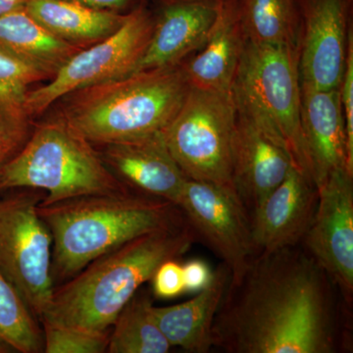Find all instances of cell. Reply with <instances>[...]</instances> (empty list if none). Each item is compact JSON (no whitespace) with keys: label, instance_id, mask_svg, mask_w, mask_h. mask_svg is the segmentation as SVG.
Segmentation results:
<instances>
[{"label":"cell","instance_id":"cell-1","mask_svg":"<svg viewBox=\"0 0 353 353\" xmlns=\"http://www.w3.org/2000/svg\"><path fill=\"white\" fill-rule=\"evenodd\" d=\"M352 308L299 245L255 255L230 279L212 326L227 353H340L352 350Z\"/></svg>","mask_w":353,"mask_h":353},{"label":"cell","instance_id":"cell-2","mask_svg":"<svg viewBox=\"0 0 353 353\" xmlns=\"http://www.w3.org/2000/svg\"><path fill=\"white\" fill-rule=\"evenodd\" d=\"M196 241L185 220L119 246L54 289L41 321L109 332L121 310L152 280L159 265L178 259Z\"/></svg>","mask_w":353,"mask_h":353},{"label":"cell","instance_id":"cell-3","mask_svg":"<svg viewBox=\"0 0 353 353\" xmlns=\"http://www.w3.org/2000/svg\"><path fill=\"white\" fill-rule=\"evenodd\" d=\"M52 236V278L69 280L87 265L139 236L185 222L164 199L134 190L39 203Z\"/></svg>","mask_w":353,"mask_h":353},{"label":"cell","instance_id":"cell-4","mask_svg":"<svg viewBox=\"0 0 353 353\" xmlns=\"http://www.w3.org/2000/svg\"><path fill=\"white\" fill-rule=\"evenodd\" d=\"M190 88L181 64L137 72L65 95L57 117L92 145L123 143L164 132Z\"/></svg>","mask_w":353,"mask_h":353},{"label":"cell","instance_id":"cell-5","mask_svg":"<svg viewBox=\"0 0 353 353\" xmlns=\"http://www.w3.org/2000/svg\"><path fill=\"white\" fill-rule=\"evenodd\" d=\"M48 192L41 204L129 190L92 143L59 117L41 123L0 169V190Z\"/></svg>","mask_w":353,"mask_h":353},{"label":"cell","instance_id":"cell-6","mask_svg":"<svg viewBox=\"0 0 353 353\" xmlns=\"http://www.w3.org/2000/svg\"><path fill=\"white\" fill-rule=\"evenodd\" d=\"M232 95L236 112L284 145L294 167L311 176L301 124L299 48L245 39Z\"/></svg>","mask_w":353,"mask_h":353},{"label":"cell","instance_id":"cell-7","mask_svg":"<svg viewBox=\"0 0 353 353\" xmlns=\"http://www.w3.org/2000/svg\"><path fill=\"white\" fill-rule=\"evenodd\" d=\"M236 117L232 92L190 87L182 108L163 132L169 150L188 179L234 189Z\"/></svg>","mask_w":353,"mask_h":353},{"label":"cell","instance_id":"cell-8","mask_svg":"<svg viewBox=\"0 0 353 353\" xmlns=\"http://www.w3.org/2000/svg\"><path fill=\"white\" fill-rule=\"evenodd\" d=\"M32 194L0 199V272L39 320L54 292L52 236Z\"/></svg>","mask_w":353,"mask_h":353},{"label":"cell","instance_id":"cell-9","mask_svg":"<svg viewBox=\"0 0 353 353\" xmlns=\"http://www.w3.org/2000/svg\"><path fill=\"white\" fill-rule=\"evenodd\" d=\"M152 30L153 17L145 6L128 13L114 34L78 51L50 82L30 90L26 113L32 119L70 92L130 75L145 54Z\"/></svg>","mask_w":353,"mask_h":353},{"label":"cell","instance_id":"cell-10","mask_svg":"<svg viewBox=\"0 0 353 353\" xmlns=\"http://www.w3.org/2000/svg\"><path fill=\"white\" fill-rule=\"evenodd\" d=\"M196 240L239 277L256 255L250 215L233 188L188 179L178 204Z\"/></svg>","mask_w":353,"mask_h":353},{"label":"cell","instance_id":"cell-11","mask_svg":"<svg viewBox=\"0 0 353 353\" xmlns=\"http://www.w3.org/2000/svg\"><path fill=\"white\" fill-rule=\"evenodd\" d=\"M314 217L301 245L328 274L348 307L353 305V174L333 172L318 189Z\"/></svg>","mask_w":353,"mask_h":353},{"label":"cell","instance_id":"cell-12","mask_svg":"<svg viewBox=\"0 0 353 353\" xmlns=\"http://www.w3.org/2000/svg\"><path fill=\"white\" fill-rule=\"evenodd\" d=\"M303 17V43L299 46L301 88H340L348 38L345 0H306Z\"/></svg>","mask_w":353,"mask_h":353},{"label":"cell","instance_id":"cell-13","mask_svg":"<svg viewBox=\"0 0 353 353\" xmlns=\"http://www.w3.org/2000/svg\"><path fill=\"white\" fill-rule=\"evenodd\" d=\"M318 199L312 178L292 166L284 181L250 214L256 255L299 245L314 217Z\"/></svg>","mask_w":353,"mask_h":353},{"label":"cell","instance_id":"cell-14","mask_svg":"<svg viewBox=\"0 0 353 353\" xmlns=\"http://www.w3.org/2000/svg\"><path fill=\"white\" fill-rule=\"evenodd\" d=\"M292 157L268 132L236 112L232 141L234 189L250 215L284 181Z\"/></svg>","mask_w":353,"mask_h":353},{"label":"cell","instance_id":"cell-15","mask_svg":"<svg viewBox=\"0 0 353 353\" xmlns=\"http://www.w3.org/2000/svg\"><path fill=\"white\" fill-rule=\"evenodd\" d=\"M103 146L102 159L127 188L178 206L188 178L169 150L163 132Z\"/></svg>","mask_w":353,"mask_h":353},{"label":"cell","instance_id":"cell-16","mask_svg":"<svg viewBox=\"0 0 353 353\" xmlns=\"http://www.w3.org/2000/svg\"><path fill=\"white\" fill-rule=\"evenodd\" d=\"M222 0H168L153 18L152 38L132 73L183 63L203 46Z\"/></svg>","mask_w":353,"mask_h":353},{"label":"cell","instance_id":"cell-17","mask_svg":"<svg viewBox=\"0 0 353 353\" xmlns=\"http://www.w3.org/2000/svg\"><path fill=\"white\" fill-rule=\"evenodd\" d=\"M301 124L309 171L318 189L333 172H350L340 88H301Z\"/></svg>","mask_w":353,"mask_h":353},{"label":"cell","instance_id":"cell-18","mask_svg":"<svg viewBox=\"0 0 353 353\" xmlns=\"http://www.w3.org/2000/svg\"><path fill=\"white\" fill-rule=\"evenodd\" d=\"M245 37L238 0H222L208 38L187 63H182L190 87L232 92Z\"/></svg>","mask_w":353,"mask_h":353},{"label":"cell","instance_id":"cell-19","mask_svg":"<svg viewBox=\"0 0 353 353\" xmlns=\"http://www.w3.org/2000/svg\"><path fill=\"white\" fill-rule=\"evenodd\" d=\"M231 273L221 262L210 283L185 303L157 307L155 319L172 347L208 353L212 348V326L216 313L229 285Z\"/></svg>","mask_w":353,"mask_h":353},{"label":"cell","instance_id":"cell-20","mask_svg":"<svg viewBox=\"0 0 353 353\" xmlns=\"http://www.w3.org/2000/svg\"><path fill=\"white\" fill-rule=\"evenodd\" d=\"M23 7L51 34L80 48L108 38L128 14L94 8L75 0H24Z\"/></svg>","mask_w":353,"mask_h":353},{"label":"cell","instance_id":"cell-21","mask_svg":"<svg viewBox=\"0 0 353 353\" xmlns=\"http://www.w3.org/2000/svg\"><path fill=\"white\" fill-rule=\"evenodd\" d=\"M81 50L51 34L24 7L0 16V50L43 72L48 80Z\"/></svg>","mask_w":353,"mask_h":353},{"label":"cell","instance_id":"cell-22","mask_svg":"<svg viewBox=\"0 0 353 353\" xmlns=\"http://www.w3.org/2000/svg\"><path fill=\"white\" fill-rule=\"evenodd\" d=\"M152 296L139 290L121 310L109 334L108 352L167 353L172 345L158 326Z\"/></svg>","mask_w":353,"mask_h":353},{"label":"cell","instance_id":"cell-23","mask_svg":"<svg viewBox=\"0 0 353 353\" xmlns=\"http://www.w3.org/2000/svg\"><path fill=\"white\" fill-rule=\"evenodd\" d=\"M246 41L299 48V15L294 0H238Z\"/></svg>","mask_w":353,"mask_h":353},{"label":"cell","instance_id":"cell-24","mask_svg":"<svg viewBox=\"0 0 353 353\" xmlns=\"http://www.w3.org/2000/svg\"><path fill=\"white\" fill-rule=\"evenodd\" d=\"M0 343L12 352H43V333L36 315L0 272Z\"/></svg>","mask_w":353,"mask_h":353},{"label":"cell","instance_id":"cell-25","mask_svg":"<svg viewBox=\"0 0 353 353\" xmlns=\"http://www.w3.org/2000/svg\"><path fill=\"white\" fill-rule=\"evenodd\" d=\"M43 80V72L0 50V108L25 110L30 88Z\"/></svg>","mask_w":353,"mask_h":353},{"label":"cell","instance_id":"cell-26","mask_svg":"<svg viewBox=\"0 0 353 353\" xmlns=\"http://www.w3.org/2000/svg\"><path fill=\"white\" fill-rule=\"evenodd\" d=\"M41 323L43 326V352H108L109 332H92L52 323Z\"/></svg>","mask_w":353,"mask_h":353},{"label":"cell","instance_id":"cell-27","mask_svg":"<svg viewBox=\"0 0 353 353\" xmlns=\"http://www.w3.org/2000/svg\"><path fill=\"white\" fill-rule=\"evenodd\" d=\"M31 120L23 109L0 108V169L29 139Z\"/></svg>","mask_w":353,"mask_h":353},{"label":"cell","instance_id":"cell-28","mask_svg":"<svg viewBox=\"0 0 353 353\" xmlns=\"http://www.w3.org/2000/svg\"><path fill=\"white\" fill-rule=\"evenodd\" d=\"M341 106L345 119L348 170L353 173V36L348 31L347 59L340 85Z\"/></svg>","mask_w":353,"mask_h":353},{"label":"cell","instance_id":"cell-29","mask_svg":"<svg viewBox=\"0 0 353 353\" xmlns=\"http://www.w3.org/2000/svg\"><path fill=\"white\" fill-rule=\"evenodd\" d=\"M150 281L153 294L159 299H170L185 294L183 264L176 259H168L160 264Z\"/></svg>","mask_w":353,"mask_h":353},{"label":"cell","instance_id":"cell-30","mask_svg":"<svg viewBox=\"0 0 353 353\" xmlns=\"http://www.w3.org/2000/svg\"><path fill=\"white\" fill-rule=\"evenodd\" d=\"M185 292H197L206 287L212 279L213 272L201 259H192L183 264Z\"/></svg>","mask_w":353,"mask_h":353},{"label":"cell","instance_id":"cell-31","mask_svg":"<svg viewBox=\"0 0 353 353\" xmlns=\"http://www.w3.org/2000/svg\"><path fill=\"white\" fill-rule=\"evenodd\" d=\"M85 6L126 14L143 6V0H75Z\"/></svg>","mask_w":353,"mask_h":353},{"label":"cell","instance_id":"cell-32","mask_svg":"<svg viewBox=\"0 0 353 353\" xmlns=\"http://www.w3.org/2000/svg\"><path fill=\"white\" fill-rule=\"evenodd\" d=\"M24 6V0H0V16Z\"/></svg>","mask_w":353,"mask_h":353},{"label":"cell","instance_id":"cell-33","mask_svg":"<svg viewBox=\"0 0 353 353\" xmlns=\"http://www.w3.org/2000/svg\"><path fill=\"white\" fill-rule=\"evenodd\" d=\"M12 352H11V350H9L8 347H6V345H1L0 343V353H9Z\"/></svg>","mask_w":353,"mask_h":353}]
</instances>
